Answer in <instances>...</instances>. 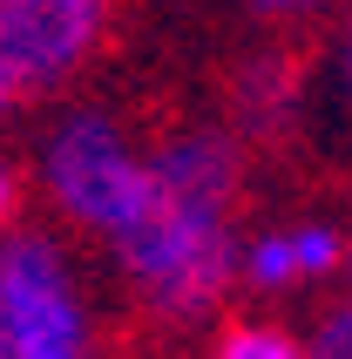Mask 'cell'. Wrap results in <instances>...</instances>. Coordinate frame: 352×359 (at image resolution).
Listing matches in <instances>:
<instances>
[{"instance_id":"3957f363","label":"cell","mask_w":352,"mask_h":359,"mask_svg":"<svg viewBox=\"0 0 352 359\" xmlns=\"http://www.w3.org/2000/svg\"><path fill=\"white\" fill-rule=\"evenodd\" d=\"M0 325L14 359H95V312L48 231H0Z\"/></svg>"},{"instance_id":"ba28073f","label":"cell","mask_w":352,"mask_h":359,"mask_svg":"<svg viewBox=\"0 0 352 359\" xmlns=\"http://www.w3.org/2000/svg\"><path fill=\"white\" fill-rule=\"evenodd\" d=\"M14 210H20V170L0 156V231H14Z\"/></svg>"},{"instance_id":"6da1fadb","label":"cell","mask_w":352,"mask_h":359,"mask_svg":"<svg viewBox=\"0 0 352 359\" xmlns=\"http://www.w3.org/2000/svg\"><path fill=\"white\" fill-rule=\"evenodd\" d=\"M237 183H244V156L217 129H190L149 149V190L136 217L109 238V251L156 319H203L231 292Z\"/></svg>"},{"instance_id":"7a4b0ae2","label":"cell","mask_w":352,"mask_h":359,"mask_svg":"<svg viewBox=\"0 0 352 359\" xmlns=\"http://www.w3.org/2000/svg\"><path fill=\"white\" fill-rule=\"evenodd\" d=\"M34 170H41V197L102 244L136 217L142 190H149V149H136L109 109H68L41 136Z\"/></svg>"},{"instance_id":"30bf717a","label":"cell","mask_w":352,"mask_h":359,"mask_svg":"<svg viewBox=\"0 0 352 359\" xmlns=\"http://www.w3.org/2000/svg\"><path fill=\"white\" fill-rule=\"evenodd\" d=\"M14 102H20V95H14V81H7V75H0V122H7V116H14Z\"/></svg>"},{"instance_id":"8fae6325","label":"cell","mask_w":352,"mask_h":359,"mask_svg":"<svg viewBox=\"0 0 352 359\" xmlns=\"http://www.w3.org/2000/svg\"><path fill=\"white\" fill-rule=\"evenodd\" d=\"M0 359H14V353H7V325H0Z\"/></svg>"},{"instance_id":"8992f818","label":"cell","mask_w":352,"mask_h":359,"mask_svg":"<svg viewBox=\"0 0 352 359\" xmlns=\"http://www.w3.org/2000/svg\"><path fill=\"white\" fill-rule=\"evenodd\" d=\"M210 359H312L298 332H285L278 319H231L210 339Z\"/></svg>"},{"instance_id":"5b68a950","label":"cell","mask_w":352,"mask_h":359,"mask_svg":"<svg viewBox=\"0 0 352 359\" xmlns=\"http://www.w3.org/2000/svg\"><path fill=\"white\" fill-rule=\"evenodd\" d=\"M339 264H346V238L332 224H285L237 251V278L251 292H298V285L332 278Z\"/></svg>"},{"instance_id":"9c48e42d","label":"cell","mask_w":352,"mask_h":359,"mask_svg":"<svg viewBox=\"0 0 352 359\" xmlns=\"http://www.w3.org/2000/svg\"><path fill=\"white\" fill-rule=\"evenodd\" d=\"M251 7H257L264 20H298V14H318L325 0H251Z\"/></svg>"},{"instance_id":"277c9868","label":"cell","mask_w":352,"mask_h":359,"mask_svg":"<svg viewBox=\"0 0 352 359\" xmlns=\"http://www.w3.org/2000/svg\"><path fill=\"white\" fill-rule=\"evenodd\" d=\"M116 0H0V75L14 95H55L95 61Z\"/></svg>"},{"instance_id":"52a82bcc","label":"cell","mask_w":352,"mask_h":359,"mask_svg":"<svg viewBox=\"0 0 352 359\" xmlns=\"http://www.w3.org/2000/svg\"><path fill=\"white\" fill-rule=\"evenodd\" d=\"M312 359H352V299H339L325 319L312 325V339H305Z\"/></svg>"},{"instance_id":"7c38bea8","label":"cell","mask_w":352,"mask_h":359,"mask_svg":"<svg viewBox=\"0 0 352 359\" xmlns=\"http://www.w3.org/2000/svg\"><path fill=\"white\" fill-rule=\"evenodd\" d=\"M346 258H352V251H346Z\"/></svg>"}]
</instances>
